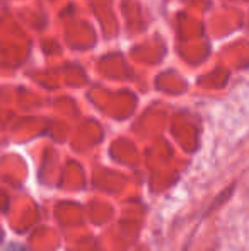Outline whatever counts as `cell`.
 I'll return each mask as SVG.
<instances>
[]
</instances>
